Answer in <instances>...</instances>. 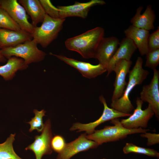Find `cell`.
Here are the masks:
<instances>
[{
	"instance_id": "obj_1",
	"label": "cell",
	"mask_w": 159,
	"mask_h": 159,
	"mask_svg": "<svg viewBox=\"0 0 159 159\" xmlns=\"http://www.w3.org/2000/svg\"><path fill=\"white\" fill-rule=\"evenodd\" d=\"M104 35V29L96 27L67 39L65 46L68 49L78 52L84 58H95L97 47Z\"/></svg>"
},
{
	"instance_id": "obj_2",
	"label": "cell",
	"mask_w": 159,
	"mask_h": 159,
	"mask_svg": "<svg viewBox=\"0 0 159 159\" xmlns=\"http://www.w3.org/2000/svg\"><path fill=\"white\" fill-rule=\"evenodd\" d=\"M143 60L138 57L132 69L129 72L128 82L122 96L118 99L112 102L111 108L122 113L129 114L134 109L130 99V95L134 87L142 84L149 74L143 68Z\"/></svg>"
},
{
	"instance_id": "obj_3",
	"label": "cell",
	"mask_w": 159,
	"mask_h": 159,
	"mask_svg": "<svg viewBox=\"0 0 159 159\" xmlns=\"http://www.w3.org/2000/svg\"><path fill=\"white\" fill-rule=\"evenodd\" d=\"M110 123L112 126H106L103 128L95 130L92 134L86 135L89 140L94 141L99 145L107 142L116 141L123 139L129 135L147 132L149 129L140 128L129 129L123 127L118 118L113 119Z\"/></svg>"
},
{
	"instance_id": "obj_4",
	"label": "cell",
	"mask_w": 159,
	"mask_h": 159,
	"mask_svg": "<svg viewBox=\"0 0 159 159\" xmlns=\"http://www.w3.org/2000/svg\"><path fill=\"white\" fill-rule=\"evenodd\" d=\"M65 20L53 18L46 14L41 25L34 27L32 39L42 47H47L57 38Z\"/></svg>"
},
{
	"instance_id": "obj_5",
	"label": "cell",
	"mask_w": 159,
	"mask_h": 159,
	"mask_svg": "<svg viewBox=\"0 0 159 159\" xmlns=\"http://www.w3.org/2000/svg\"><path fill=\"white\" fill-rule=\"evenodd\" d=\"M37 43L33 39L15 47L1 49L3 56L8 59L12 57H20L26 64L38 62L44 59L46 54L39 49Z\"/></svg>"
},
{
	"instance_id": "obj_6",
	"label": "cell",
	"mask_w": 159,
	"mask_h": 159,
	"mask_svg": "<svg viewBox=\"0 0 159 159\" xmlns=\"http://www.w3.org/2000/svg\"><path fill=\"white\" fill-rule=\"evenodd\" d=\"M99 99L104 106L103 110L100 117L95 121L87 124L75 122L70 127V130L73 131L77 130V132L84 131L87 134H91L94 132L95 128L97 126L103 123L115 118L129 117L131 115L122 113L109 107L105 98L102 95L99 97Z\"/></svg>"
},
{
	"instance_id": "obj_7",
	"label": "cell",
	"mask_w": 159,
	"mask_h": 159,
	"mask_svg": "<svg viewBox=\"0 0 159 159\" xmlns=\"http://www.w3.org/2000/svg\"><path fill=\"white\" fill-rule=\"evenodd\" d=\"M143 102L140 97H137L136 101V107L133 113L127 118L122 119L120 122L125 127L129 129H145L148 126L149 121L154 115L151 106L148 104L145 109L143 110Z\"/></svg>"
},
{
	"instance_id": "obj_8",
	"label": "cell",
	"mask_w": 159,
	"mask_h": 159,
	"mask_svg": "<svg viewBox=\"0 0 159 159\" xmlns=\"http://www.w3.org/2000/svg\"><path fill=\"white\" fill-rule=\"evenodd\" d=\"M52 138L51 121L48 119L44 124L41 134L35 136L34 142L26 147L25 150L32 151L36 159H42L43 156L50 155L52 152L51 145Z\"/></svg>"
},
{
	"instance_id": "obj_9",
	"label": "cell",
	"mask_w": 159,
	"mask_h": 159,
	"mask_svg": "<svg viewBox=\"0 0 159 159\" xmlns=\"http://www.w3.org/2000/svg\"><path fill=\"white\" fill-rule=\"evenodd\" d=\"M0 4L1 7L7 12L21 30L32 33L34 27L29 21L26 10L17 0H0Z\"/></svg>"
},
{
	"instance_id": "obj_10",
	"label": "cell",
	"mask_w": 159,
	"mask_h": 159,
	"mask_svg": "<svg viewBox=\"0 0 159 159\" xmlns=\"http://www.w3.org/2000/svg\"><path fill=\"white\" fill-rule=\"evenodd\" d=\"M153 71V77L149 84L143 86L140 98L151 106L156 118L159 120V72L156 69Z\"/></svg>"
},
{
	"instance_id": "obj_11",
	"label": "cell",
	"mask_w": 159,
	"mask_h": 159,
	"mask_svg": "<svg viewBox=\"0 0 159 159\" xmlns=\"http://www.w3.org/2000/svg\"><path fill=\"white\" fill-rule=\"evenodd\" d=\"M50 54L76 68L83 76L88 78H95L107 71L106 67L100 63L93 65L89 62L78 61L62 55H57L52 53Z\"/></svg>"
},
{
	"instance_id": "obj_12",
	"label": "cell",
	"mask_w": 159,
	"mask_h": 159,
	"mask_svg": "<svg viewBox=\"0 0 159 159\" xmlns=\"http://www.w3.org/2000/svg\"><path fill=\"white\" fill-rule=\"evenodd\" d=\"M86 133L81 134L74 140L66 144L64 149L58 153L57 159H70L81 152L97 148L99 145L86 138Z\"/></svg>"
},
{
	"instance_id": "obj_13",
	"label": "cell",
	"mask_w": 159,
	"mask_h": 159,
	"mask_svg": "<svg viewBox=\"0 0 159 159\" xmlns=\"http://www.w3.org/2000/svg\"><path fill=\"white\" fill-rule=\"evenodd\" d=\"M105 2L102 0H91L85 3L75 2L72 5L58 6L59 18L65 19L69 17H78L83 19L87 17L90 8L95 5H103Z\"/></svg>"
},
{
	"instance_id": "obj_14",
	"label": "cell",
	"mask_w": 159,
	"mask_h": 159,
	"mask_svg": "<svg viewBox=\"0 0 159 159\" xmlns=\"http://www.w3.org/2000/svg\"><path fill=\"white\" fill-rule=\"evenodd\" d=\"M132 63L131 60H121L115 64L113 70L115 73L116 77L112 102L118 99L122 95L127 84L126 81V76L130 71Z\"/></svg>"
},
{
	"instance_id": "obj_15",
	"label": "cell",
	"mask_w": 159,
	"mask_h": 159,
	"mask_svg": "<svg viewBox=\"0 0 159 159\" xmlns=\"http://www.w3.org/2000/svg\"><path fill=\"white\" fill-rule=\"evenodd\" d=\"M120 42L118 39L116 37H103L97 47L95 58L98 60L99 63L106 68L117 51Z\"/></svg>"
},
{
	"instance_id": "obj_16",
	"label": "cell",
	"mask_w": 159,
	"mask_h": 159,
	"mask_svg": "<svg viewBox=\"0 0 159 159\" xmlns=\"http://www.w3.org/2000/svg\"><path fill=\"white\" fill-rule=\"evenodd\" d=\"M32 39L31 34L22 30L15 31L0 29L1 49L14 47Z\"/></svg>"
},
{
	"instance_id": "obj_17",
	"label": "cell",
	"mask_w": 159,
	"mask_h": 159,
	"mask_svg": "<svg viewBox=\"0 0 159 159\" xmlns=\"http://www.w3.org/2000/svg\"><path fill=\"white\" fill-rule=\"evenodd\" d=\"M137 48L132 40L125 37L120 42L114 54L106 67L107 76L113 71L116 63L121 60H130L132 55Z\"/></svg>"
},
{
	"instance_id": "obj_18",
	"label": "cell",
	"mask_w": 159,
	"mask_h": 159,
	"mask_svg": "<svg viewBox=\"0 0 159 159\" xmlns=\"http://www.w3.org/2000/svg\"><path fill=\"white\" fill-rule=\"evenodd\" d=\"M126 37L132 40L142 56L148 52V39L149 31L130 25L124 31Z\"/></svg>"
},
{
	"instance_id": "obj_19",
	"label": "cell",
	"mask_w": 159,
	"mask_h": 159,
	"mask_svg": "<svg viewBox=\"0 0 159 159\" xmlns=\"http://www.w3.org/2000/svg\"><path fill=\"white\" fill-rule=\"evenodd\" d=\"M143 9V7L141 6L137 9L135 14L130 20L132 25L138 28L148 31L154 29L153 23L155 17L151 6L148 5L144 12L141 14Z\"/></svg>"
},
{
	"instance_id": "obj_20",
	"label": "cell",
	"mask_w": 159,
	"mask_h": 159,
	"mask_svg": "<svg viewBox=\"0 0 159 159\" xmlns=\"http://www.w3.org/2000/svg\"><path fill=\"white\" fill-rule=\"evenodd\" d=\"M18 2L30 16L34 27L42 23L46 14L39 0H19Z\"/></svg>"
},
{
	"instance_id": "obj_21",
	"label": "cell",
	"mask_w": 159,
	"mask_h": 159,
	"mask_svg": "<svg viewBox=\"0 0 159 159\" xmlns=\"http://www.w3.org/2000/svg\"><path fill=\"white\" fill-rule=\"evenodd\" d=\"M8 59L6 64L0 66V75L5 80L12 79L17 71L24 70L28 67L21 58L12 57Z\"/></svg>"
},
{
	"instance_id": "obj_22",
	"label": "cell",
	"mask_w": 159,
	"mask_h": 159,
	"mask_svg": "<svg viewBox=\"0 0 159 159\" xmlns=\"http://www.w3.org/2000/svg\"><path fill=\"white\" fill-rule=\"evenodd\" d=\"M16 134H11L6 140L0 144V159H23L15 152L13 143Z\"/></svg>"
},
{
	"instance_id": "obj_23",
	"label": "cell",
	"mask_w": 159,
	"mask_h": 159,
	"mask_svg": "<svg viewBox=\"0 0 159 159\" xmlns=\"http://www.w3.org/2000/svg\"><path fill=\"white\" fill-rule=\"evenodd\" d=\"M122 150L123 153L125 154L134 153L157 158L159 157V153L156 150L153 149L140 147L132 143H126Z\"/></svg>"
},
{
	"instance_id": "obj_24",
	"label": "cell",
	"mask_w": 159,
	"mask_h": 159,
	"mask_svg": "<svg viewBox=\"0 0 159 159\" xmlns=\"http://www.w3.org/2000/svg\"><path fill=\"white\" fill-rule=\"evenodd\" d=\"M15 31L21 30L19 25L4 9L0 8V29Z\"/></svg>"
},
{
	"instance_id": "obj_25",
	"label": "cell",
	"mask_w": 159,
	"mask_h": 159,
	"mask_svg": "<svg viewBox=\"0 0 159 159\" xmlns=\"http://www.w3.org/2000/svg\"><path fill=\"white\" fill-rule=\"evenodd\" d=\"M46 112L44 109L40 111L36 109L34 110V117L31 119V121L27 122L30 125V128L29 130V132H32L35 130L39 132L42 131L44 127L43 117L45 115V114Z\"/></svg>"
},
{
	"instance_id": "obj_26",
	"label": "cell",
	"mask_w": 159,
	"mask_h": 159,
	"mask_svg": "<svg viewBox=\"0 0 159 159\" xmlns=\"http://www.w3.org/2000/svg\"><path fill=\"white\" fill-rule=\"evenodd\" d=\"M146 55L145 66L153 70L156 69L159 64V49L149 51Z\"/></svg>"
},
{
	"instance_id": "obj_27",
	"label": "cell",
	"mask_w": 159,
	"mask_h": 159,
	"mask_svg": "<svg viewBox=\"0 0 159 159\" xmlns=\"http://www.w3.org/2000/svg\"><path fill=\"white\" fill-rule=\"evenodd\" d=\"M46 14L54 18H59L58 11L57 7L53 6L50 0H39Z\"/></svg>"
},
{
	"instance_id": "obj_28",
	"label": "cell",
	"mask_w": 159,
	"mask_h": 159,
	"mask_svg": "<svg viewBox=\"0 0 159 159\" xmlns=\"http://www.w3.org/2000/svg\"><path fill=\"white\" fill-rule=\"evenodd\" d=\"M66 144L63 137L59 135H55L52 137L51 143L52 150L58 153L62 151Z\"/></svg>"
},
{
	"instance_id": "obj_29",
	"label": "cell",
	"mask_w": 159,
	"mask_h": 159,
	"mask_svg": "<svg viewBox=\"0 0 159 159\" xmlns=\"http://www.w3.org/2000/svg\"><path fill=\"white\" fill-rule=\"evenodd\" d=\"M148 52L159 49V27L150 34L148 42Z\"/></svg>"
},
{
	"instance_id": "obj_30",
	"label": "cell",
	"mask_w": 159,
	"mask_h": 159,
	"mask_svg": "<svg viewBox=\"0 0 159 159\" xmlns=\"http://www.w3.org/2000/svg\"><path fill=\"white\" fill-rule=\"evenodd\" d=\"M140 136L141 137L147 138V145L148 146H151L159 143V134L146 132L141 133Z\"/></svg>"
},
{
	"instance_id": "obj_31",
	"label": "cell",
	"mask_w": 159,
	"mask_h": 159,
	"mask_svg": "<svg viewBox=\"0 0 159 159\" xmlns=\"http://www.w3.org/2000/svg\"><path fill=\"white\" fill-rule=\"evenodd\" d=\"M6 61V58L3 56L0 49V62H4Z\"/></svg>"
},
{
	"instance_id": "obj_32",
	"label": "cell",
	"mask_w": 159,
	"mask_h": 159,
	"mask_svg": "<svg viewBox=\"0 0 159 159\" xmlns=\"http://www.w3.org/2000/svg\"><path fill=\"white\" fill-rule=\"evenodd\" d=\"M1 7L0 0V8Z\"/></svg>"
},
{
	"instance_id": "obj_33",
	"label": "cell",
	"mask_w": 159,
	"mask_h": 159,
	"mask_svg": "<svg viewBox=\"0 0 159 159\" xmlns=\"http://www.w3.org/2000/svg\"><path fill=\"white\" fill-rule=\"evenodd\" d=\"M105 159V158H103V159Z\"/></svg>"
}]
</instances>
